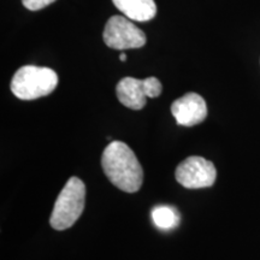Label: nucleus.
I'll return each instance as SVG.
<instances>
[{
  "instance_id": "9",
  "label": "nucleus",
  "mask_w": 260,
  "mask_h": 260,
  "mask_svg": "<svg viewBox=\"0 0 260 260\" xmlns=\"http://www.w3.org/2000/svg\"><path fill=\"white\" fill-rule=\"evenodd\" d=\"M152 219L158 228L168 230L178 225L180 214L174 207L160 205V206H155L152 210Z\"/></svg>"
},
{
  "instance_id": "7",
  "label": "nucleus",
  "mask_w": 260,
  "mask_h": 260,
  "mask_svg": "<svg viewBox=\"0 0 260 260\" xmlns=\"http://www.w3.org/2000/svg\"><path fill=\"white\" fill-rule=\"evenodd\" d=\"M171 113L177 124L194 126L204 122L207 117V105L199 94L187 93L172 103Z\"/></svg>"
},
{
  "instance_id": "2",
  "label": "nucleus",
  "mask_w": 260,
  "mask_h": 260,
  "mask_svg": "<svg viewBox=\"0 0 260 260\" xmlns=\"http://www.w3.org/2000/svg\"><path fill=\"white\" fill-rule=\"evenodd\" d=\"M58 75L50 68L24 65L11 80V92L21 100H35L56 89Z\"/></svg>"
},
{
  "instance_id": "1",
  "label": "nucleus",
  "mask_w": 260,
  "mask_h": 260,
  "mask_svg": "<svg viewBox=\"0 0 260 260\" xmlns=\"http://www.w3.org/2000/svg\"><path fill=\"white\" fill-rule=\"evenodd\" d=\"M102 167L113 186L125 193H136L144 182V171L134 151L122 141H112L104 149Z\"/></svg>"
},
{
  "instance_id": "5",
  "label": "nucleus",
  "mask_w": 260,
  "mask_h": 260,
  "mask_svg": "<svg viewBox=\"0 0 260 260\" xmlns=\"http://www.w3.org/2000/svg\"><path fill=\"white\" fill-rule=\"evenodd\" d=\"M161 89V83L157 77H147L145 80L124 77L117 84L116 93L122 105L132 110H142L147 98H158Z\"/></svg>"
},
{
  "instance_id": "10",
  "label": "nucleus",
  "mask_w": 260,
  "mask_h": 260,
  "mask_svg": "<svg viewBox=\"0 0 260 260\" xmlns=\"http://www.w3.org/2000/svg\"><path fill=\"white\" fill-rule=\"evenodd\" d=\"M56 0H22V4L30 11H39V10L51 5Z\"/></svg>"
},
{
  "instance_id": "6",
  "label": "nucleus",
  "mask_w": 260,
  "mask_h": 260,
  "mask_svg": "<svg viewBox=\"0 0 260 260\" xmlns=\"http://www.w3.org/2000/svg\"><path fill=\"white\" fill-rule=\"evenodd\" d=\"M175 177L182 187L188 189H200L213 186L217 178V170L212 161L198 155H191L178 164Z\"/></svg>"
},
{
  "instance_id": "4",
  "label": "nucleus",
  "mask_w": 260,
  "mask_h": 260,
  "mask_svg": "<svg viewBox=\"0 0 260 260\" xmlns=\"http://www.w3.org/2000/svg\"><path fill=\"white\" fill-rule=\"evenodd\" d=\"M104 42L113 50L124 51L145 46L146 35L128 17L112 16L104 29Z\"/></svg>"
},
{
  "instance_id": "8",
  "label": "nucleus",
  "mask_w": 260,
  "mask_h": 260,
  "mask_svg": "<svg viewBox=\"0 0 260 260\" xmlns=\"http://www.w3.org/2000/svg\"><path fill=\"white\" fill-rule=\"evenodd\" d=\"M125 17L136 22H147L157 15L154 0H112Z\"/></svg>"
},
{
  "instance_id": "3",
  "label": "nucleus",
  "mask_w": 260,
  "mask_h": 260,
  "mask_svg": "<svg viewBox=\"0 0 260 260\" xmlns=\"http://www.w3.org/2000/svg\"><path fill=\"white\" fill-rule=\"evenodd\" d=\"M86 186L80 178L70 177L58 195L50 224L56 230H67L76 223L84 210Z\"/></svg>"
},
{
  "instance_id": "11",
  "label": "nucleus",
  "mask_w": 260,
  "mask_h": 260,
  "mask_svg": "<svg viewBox=\"0 0 260 260\" xmlns=\"http://www.w3.org/2000/svg\"><path fill=\"white\" fill-rule=\"evenodd\" d=\"M119 59H121V61H125L126 60V54L121 53V56H119Z\"/></svg>"
}]
</instances>
